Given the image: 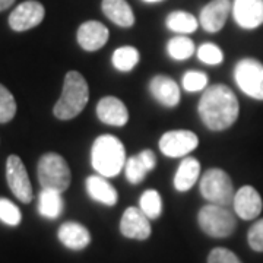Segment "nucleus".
I'll use <instances>...</instances> for the list:
<instances>
[{"label": "nucleus", "mask_w": 263, "mask_h": 263, "mask_svg": "<svg viewBox=\"0 0 263 263\" xmlns=\"http://www.w3.org/2000/svg\"><path fill=\"white\" fill-rule=\"evenodd\" d=\"M197 110L202 122L209 130L222 132L237 122L240 104L228 86L218 84L203 91Z\"/></svg>", "instance_id": "1"}, {"label": "nucleus", "mask_w": 263, "mask_h": 263, "mask_svg": "<svg viewBox=\"0 0 263 263\" xmlns=\"http://www.w3.org/2000/svg\"><path fill=\"white\" fill-rule=\"evenodd\" d=\"M126 149L123 142L113 135H101L92 143L91 164L103 177H116L126 164Z\"/></svg>", "instance_id": "2"}, {"label": "nucleus", "mask_w": 263, "mask_h": 263, "mask_svg": "<svg viewBox=\"0 0 263 263\" xmlns=\"http://www.w3.org/2000/svg\"><path fill=\"white\" fill-rule=\"evenodd\" d=\"M89 88L84 76L76 70L67 72L63 82V91L53 108V113L59 120H72L88 104Z\"/></svg>", "instance_id": "3"}, {"label": "nucleus", "mask_w": 263, "mask_h": 263, "mask_svg": "<svg viewBox=\"0 0 263 263\" xmlns=\"http://www.w3.org/2000/svg\"><path fill=\"white\" fill-rule=\"evenodd\" d=\"M38 180L43 189H51L57 192H65L70 184V168L66 160L54 152L44 154L37 165Z\"/></svg>", "instance_id": "4"}, {"label": "nucleus", "mask_w": 263, "mask_h": 263, "mask_svg": "<svg viewBox=\"0 0 263 263\" xmlns=\"http://www.w3.org/2000/svg\"><path fill=\"white\" fill-rule=\"evenodd\" d=\"M200 193L209 203L228 206L234 202V186L224 170L211 168L200 179Z\"/></svg>", "instance_id": "5"}, {"label": "nucleus", "mask_w": 263, "mask_h": 263, "mask_svg": "<svg viewBox=\"0 0 263 263\" xmlns=\"http://www.w3.org/2000/svg\"><path fill=\"white\" fill-rule=\"evenodd\" d=\"M197 222L205 234L215 238H226L234 233L235 216L226 206L219 205H205L199 211Z\"/></svg>", "instance_id": "6"}, {"label": "nucleus", "mask_w": 263, "mask_h": 263, "mask_svg": "<svg viewBox=\"0 0 263 263\" xmlns=\"http://www.w3.org/2000/svg\"><path fill=\"white\" fill-rule=\"evenodd\" d=\"M234 81L246 95L263 101V63L246 57L241 59L234 69Z\"/></svg>", "instance_id": "7"}, {"label": "nucleus", "mask_w": 263, "mask_h": 263, "mask_svg": "<svg viewBox=\"0 0 263 263\" xmlns=\"http://www.w3.org/2000/svg\"><path fill=\"white\" fill-rule=\"evenodd\" d=\"M197 145V135L190 130H170L160 139V151L168 158L187 157L190 152L196 149Z\"/></svg>", "instance_id": "8"}, {"label": "nucleus", "mask_w": 263, "mask_h": 263, "mask_svg": "<svg viewBox=\"0 0 263 263\" xmlns=\"http://www.w3.org/2000/svg\"><path fill=\"white\" fill-rule=\"evenodd\" d=\"M6 180L12 193L21 202L29 203L32 200V186L29 181L28 173L18 155H9L6 161Z\"/></svg>", "instance_id": "9"}, {"label": "nucleus", "mask_w": 263, "mask_h": 263, "mask_svg": "<svg viewBox=\"0 0 263 263\" xmlns=\"http://www.w3.org/2000/svg\"><path fill=\"white\" fill-rule=\"evenodd\" d=\"M44 16H46V9L40 2L27 0L12 10L9 16V25L13 31L24 32L40 25Z\"/></svg>", "instance_id": "10"}, {"label": "nucleus", "mask_w": 263, "mask_h": 263, "mask_svg": "<svg viewBox=\"0 0 263 263\" xmlns=\"http://www.w3.org/2000/svg\"><path fill=\"white\" fill-rule=\"evenodd\" d=\"M120 231L127 238L146 240L151 235L149 218L142 212L141 208H127L120 221Z\"/></svg>", "instance_id": "11"}, {"label": "nucleus", "mask_w": 263, "mask_h": 263, "mask_svg": "<svg viewBox=\"0 0 263 263\" xmlns=\"http://www.w3.org/2000/svg\"><path fill=\"white\" fill-rule=\"evenodd\" d=\"M233 206L237 215L245 221L254 219L262 214L263 202L259 192L252 186H243L235 192Z\"/></svg>", "instance_id": "12"}, {"label": "nucleus", "mask_w": 263, "mask_h": 263, "mask_svg": "<svg viewBox=\"0 0 263 263\" xmlns=\"http://www.w3.org/2000/svg\"><path fill=\"white\" fill-rule=\"evenodd\" d=\"M233 9L230 0H212L200 10L199 24L206 32H218L224 28L227 18Z\"/></svg>", "instance_id": "13"}, {"label": "nucleus", "mask_w": 263, "mask_h": 263, "mask_svg": "<svg viewBox=\"0 0 263 263\" xmlns=\"http://www.w3.org/2000/svg\"><path fill=\"white\" fill-rule=\"evenodd\" d=\"M233 15L243 29L257 28L263 24V0H234Z\"/></svg>", "instance_id": "14"}, {"label": "nucleus", "mask_w": 263, "mask_h": 263, "mask_svg": "<svg viewBox=\"0 0 263 263\" xmlns=\"http://www.w3.org/2000/svg\"><path fill=\"white\" fill-rule=\"evenodd\" d=\"M110 32L107 27L98 21H86L78 29V43L85 51H97L105 46Z\"/></svg>", "instance_id": "15"}, {"label": "nucleus", "mask_w": 263, "mask_h": 263, "mask_svg": "<svg viewBox=\"0 0 263 263\" xmlns=\"http://www.w3.org/2000/svg\"><path fill=\"white\" fill-rule=\"evenodd\" d=\"M97 117L104 124L122 127L129 120V111L122 100L116 97H104L97 104Z\"/></svg>", "instance_id": "16"}, {"label": "nucleus", "mask_w": 263, "mask_h": 263, "mask_svg": "<svg viewBox=\"0 0 263 263\" xmlns=\"http://www.w3.org/2000/svg\"><path fill=\"white\" fill-rule=\"evenodd\" d=\"M149 91L152 97L162 105L173 108L180 103V88L174 79L170 76H154L149 82Z\"/></svg>", "instance_id": "17"}, {"label": "nucleus", "mask_w": 263, "mask_h": 263, "mask_svg": "<svg viewBox=\"0 0 263 263\" xmlns=\"http://www.w3.org/2000/svg\"><path fill=\"white\" fill-rule=\"evenodd\" d=\"M57 237L67 249L72 250H82L91 243V234L86 230V227L73 221L62 224L59 228Z\"/></svg>", "instance_id": "18"}, {"label": "nucleus", "mask_w": 263, "mask_h": 263, "mask_svg": "<svg viewBox=\"0 0 263 263\" xmlns=\"http://www.w3.org/2000/svg\"><path fill=\"white\" fill-rule=\"evenodd\" d=\"M85 187L91 199L100 202L105 206H114L119 200L117 190L107 181V177L103 176H89L85 181Z\"/></svg>", "instance_id": "19"}, {"label": "nucleus", "mask_w": 263, "mask_h": 263, "mask_svg": "<svg viewBox=\"0 0 263 263\" xmlns=\"http://www.w3.org/2000/svg\"><path fill=\"white\" fill-rule=\"evenodd\" d=\"M199 177H200V162L193 157L183 158L174 176V187L181 193L187 192L196 184Z\"/></svg>", "instance_id": "20"}, {"label": "nucleus", "mask_w": 263, "mask_h": 263, "mask_svg": "<svg viewBox=\"0 0 263 263\" xmlns=\"http://www.w3.org/2000/svg\"><path fill=\"white\" fill-rule=\"evenodd\" d=\"M103 12L113 24L122 28H130L135 24V15L126 0H103Z\"/></svg>", "instance_id": "21"}, {"label": "nucleus", "mask_w": 263, "mask_h": 263, "mask_svg": "<svg viewBox=\"0 0 263 263\" xmlns=\"http://www.w3.org/2000/svg\"><path fill=\"white\" fill-rule=\"evenodd\" d=\"M63 211V199L62 193L51 189H43L38 197V212L44 218L56 219Z\"/></svg>", "instance_id": "22"}, {"label": "nucleus", "mask_w": 263, "mask_h": 263, "mask_svg": "<svg viewBox=\"0 0 263 263\" xmlns=\"http://www.w3.org/2000/svg\"><path fill=\"white\" fill-rule=\"evenodd\" d=\"M165 24L170 31H174L177 34H183V35L195 32L199 27V21L192 13L184 12V10L171 12L167 16Z\"/></svg>", "instance_id": "23"}, {"label": "nucleus", "mask_w": 263, "mask_h": 263, "mask_svg": "<svg viewBox=\"0 0 263 263\" xmlns=\"http://www.w3.org/2000/svg\"><path fill=\"white\" fill-rule=\"evenodd\" d=\"M139 59H141V56H139L138 48L132 47V46H123V47H119L114 51L111 62H113V66L117 70L130 72L139 63Z\"/></svg>", "instance_id": "24"}, {"label": "nucleus", "mask_w": 263, "mask_h": 263, "mask_svg": "<svg viewBox=\"0 0 263 263\" xmlns=\"http://www.w3.org/2000/svg\"><path fill=\"white\" fill-rule=\"evenodd\" d=\"M167 53L174 60H186L195 53V43L190 38L180 35L171 38L167 44Z\"/></svg>", "instance_id": "25"}, {"label": "nucleus", "mask_w": 263, "mask_h": 263, "mask_svg": "<svg viewBox=\"0 0 263 263\" xmlns=\"http://www.w3.org/2000/svg\"><path fill=\"white\" fill-rule=\"evenodd\" d=\"M141 211L148 216L149 219H157L160 218L162 212V199L157 190H146L139 199Z\"/></svg>", "instance_id": "26"}, {"label": "nucleus", "mask_w": 263, "mask_h": 263, "mask_svg": "<svg viewBox=\"0 0 263 263\" xmlns=\"http://www.w3.org/2000/svg\"><path fill=\"white\" fill-rule=\"evenodd\" d=\"M16 114V101L6 86L0 84V123H9Z\"/></svg>", "instance_id": "27"}, {"label": "nucleus", "mask_w": 263, "mask_h": 263, "mask_svg": "<svg viewBox=\"0 0 263 263\" xmlns=\"http://www.w3.org/2000/svg\"><path fill=\"white\" fill-rule=\"evenodd\" d=\"M146 173H148V170L143 165L139 155H135V157H130L126 160L124 174H126V179L129 180L132 184H139L141 181H143Z\"/></svg>", "instance_id": "28"}, {"label": "nucleus", "mask_w": 263, "mask_h": 263, "mask_svg": "<svg viewBox=\"0 0 263 263\" xmlns=\"http://www.w3.org/2000/svg\"><path fill=\"white\" fill-rule=\"evenodd\" d=\"M197 59L200 62H203L205 65H221L224 60V53L222 50L212 44V43H205L200 47L197 48Z\"/></svg>", "instance_id": "29"}, {"label": "nucleus", "mask_w": 263, "mask_h": 263, "mask_svg": "<svg viewBox=\"0 0 263 263\" xmlns=\"http://www.w3.org/2000/svg\"><path fill=\"white\" fill-rule=\"evenodd\" d=\"M183 88L187 92H199L206 89L208 85V76L203 72L199 70H189L183 76Z\"/></svg>", "instance_id": "30"}, {"label": "nucleus", "mask_w": 263, "mask_h": 263, "mask_svg": "<svg viewBox=\"0 0 263 263\" xmlns=\"http://www.w3.org/2000/svg\"><path fill=\"white\" fill-rule=\"evenodd\" d=\"M22 219L21 211L16 205H13L10 200L2 197L0 199V221H3L8 226H18Z\"/></svg>", "instance_id": "31"}, {"label": "nucleus", "mask_w": 263, "mask_h": 263, "mask_svg": "<svg viewBox=\"0 0 263 263\" xmlns=\"http://www.w3.org/2000/svg\"><path fill=\"white\" fill-rule=\"evenodd\" d=\"M249 246L254 252H263V218L256 221L253 226L250 227L249 234H247Z\"/></svg>", "instance_id": "32"}, {"label": "nucleus", "mask_w": 263, "mask_h": 263, "mask_svg": "<svg viewBox=\"0 0 263 263\" xmlns=\"http://www.w3.org/2000/svg\"><path fill=\"white\" fill-rule=\"evenodd\" d=\"M208 263H241L237 254L224 247H216L208 256Z\"/></svg>", "instance_id": "33"}, {"label": "nucleus", "mask_w": 263, "mask_h": 263, "mask_svg": "<svg viewBox=\"0 0 263 263\" xmlns=\"http://www.w3.org/2000/svg\"><path fill=\"white\" fill-rule=\"evenodd\" d=\"M138 155H139V158H141V161L143 162V165L146 167L148 171L155 168V165H157V157H155V154H154L152 151L143 149L141 154H138Z\"/></svg>", "instance_id": "34"}, {"label": "nucleus", "mask_w": 263, "mask_h": 263, "mask_svg": "<svg viewBox=\"0 0 263 263\" xmlns=\"http://www.w3.org/2000/svg\"><path fill=\"white\" fill-rule=\"evenodd\" d=\"M15 3V0H0V12L6 10Z\"/></svg>", "instance_id": "35"}, {"label": "nucleus", "mask_w": 263, "mask_h": 263, "mask_svg": "<svg viewBox=\"0 0 263 263\" xmlns=\"http://www.w3.org/2000/svg\"><path fill=\"white\" fill-rule=\"evenodd\" d=\"M143 2H146V3H157V2H161V0H143Z\"/></svg>", "instance_id": "36"}]
</instances>
